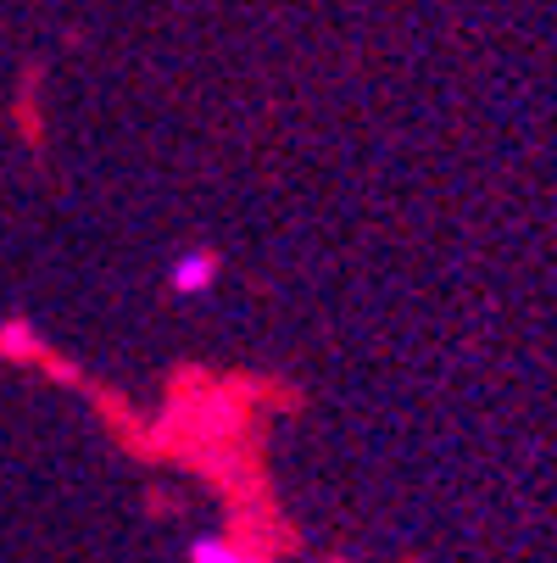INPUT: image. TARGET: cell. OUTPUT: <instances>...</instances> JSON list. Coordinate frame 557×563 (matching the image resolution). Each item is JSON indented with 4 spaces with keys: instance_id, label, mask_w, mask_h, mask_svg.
Wrapping results in <instances>:
<instances>
[{
    "instance_id": "cell-1",
    "label": "cell",
    "mask_w": 557,
    "mask_h": 563,
    "mask_svg": "<svg viewBox=\"0 0 557 563\" xmlns=\"http://www.w3.org/2000/svg\"><path fill=\"white\" fill-rule=\"evenodd\" d=\"M218 274H223V257L212 246H190V252H179L168 263V290L190 301V296H207L218 285Z\"/></svg>"
},
{
    "instance_id": "cell-2",
    "label": "cell",
    "mask_w": 557,
    "mask_h": 563,
    "mask_svg": "<svg viewBox=\"0 0 557 563\" xmlns=\"http://www.w3.org/2000/svg\"><path fill=\"white\" fill-rule=\"evenodd\" d=\"M190 563H263V558L246 552L234 536H196L190 541Z\"/></svg>"
},
{
    "instance_id": "cell-3",
    "label": "cell",
    "mask_w": 557,
    "mask_h": 563,
    "mask_svg": "<svg viewBox=\"0 0 557 563\" xmlns=\"http://www.w3.org/2000/svg\"><path fill=\"white\" fill-rule=\"evenodd\" d=\"M324 563H346V558H324Z\"/></svg>"
}]
</instances>
